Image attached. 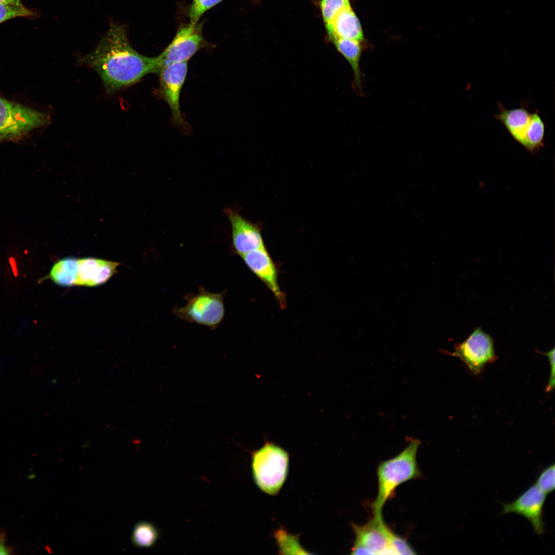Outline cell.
Here are the masks:
<instances>
[{"label":"cell","instance_id":"obj_9","mask_svg":"<svg viewBox=\"0 0 555 555\" xmlns=\"http://www.w3.org/2000/svg\"><path fill=\"white\" fill-rule=\"evenodd\" d=\"M187 71L188 62H177L164 65L158 74L160 95L171 108L173 122L185 132L189 127L181 113L179 97Z\"/></svg>","mask_w":555,"mask_h":555},{"label":"cell","instance_id":"obj_16","mask_svg":"<svg viewBox=\"0 0 555 555\" xmlns=\"http://www.w3.org/2000/svg\"><path fill=\"white\" fill-rule=\"evenodd\" d=\"M79 269V258L66 257L57 262L48 274L42 280L49 279L58 285L68 287L76 285Z\"/></svg>","mask_w":555,"mask_h":555},{"label":"cell","instance_id":"obj_21","mask_svg":"<svg viewBox=\"0 0 555 555\" xmlns=\"http://www.w3.org/2000/svg\"><path fill=\"white\" fill-rule=\"evenodd\" d=\"M349 6V0H322L320 8L325 25L329 24L339 11Z\"/></svg>","mask_w":555,"mask_h":555},{"label":"cell","instance_id":"obj_22","mask_svg":"<svg viewBox=\"0 0 555 555\" xmlns=\"http://www.w3.org/2000/svg\"><path fill=\"white\" fill-rule=\"evenodd\" d=\"M554 464L549 465L541 472L536 480L535 485L546 494L554 489Z\"/></svg>","mask_w":555,"mask_h":555},{"label":"cell","instance_id":"obj_17","mask_svg":"<svg viewBox=\"0 0 555 555\" xmlns=\"http://www.w3.org/2000/svg\"><path fill=\"white\" fill-rule=\"evenodd\" d=\"M338 51L346 59L353 71L355 82L359 88L361 85V77L360 68V60L362 47L360 42L356 40L329 38Z\"/></svg>","mask_w":555,"mask_h":555},{"label":"cell","instance_id":"obj_15","mask_svg":"<svg viewBox=\"0 0 555 555\" xmlns=\"http://www.w3.org/2000/svg\"><path fill=\"white\" fill-rule=\"evenodd\" d=\"M325 27L328 38L336 37L360 42L363 39L360 22L350 6L339 11Z\"/></svg>","mask_w":555,"mask_h":555},{"label":"cell","instance_id":"obj_6","mask_svg":"<svg viewBox=\"0 0 555 555\" xmlns=\"http://www.w3.org/2000/svg\"><path fill=\"white\" fill-rule=\"evenodd\" d=\"M49 120L46 113L0 97V142L20 140Z\"/></svg>","mask_w":555,"mask_h":555},{"label":"cell","instance_id":"obj_13","mask_svg":"<svg viewBox=\"0 0 555 555\" xmlns=\"http://www.w3.org/2000/svg\"><path fill=\"white\" fill-rule=\"evenodd\" d=\"M241 257L250 270L271 291L281 308H285L286 296L279 284L278 269L266 247L249 252Z\"/></svg>","mask_w":555,"mask_h":555},{"label":"cell","instance_id":"obj_23","mask_svg":"<svg viewBox=\"0 0 555 555\" xmlns=\"http://www.w3.org/2000/svg\"><path fill=\"white\" fill-rule=\"evenodd\" d=\"M223 0H193L189 10L190 23H197L202 15L208 10Z\"/></svg>","mask_w":555,"mask_h":555},{"label":"cell","instance_id":"obj_24","mask_svg":"<svg viewBox=\"0 0 555 555\" xmlns=\"http://www.w3.org/2000/svg\"><path fill=\"white\" fill-rule=\"evenodd\" d=\"M543 354L548 358L550 364V376L546 388V392H548L552 391L554 387V348L547 353H543Z\"/></svg>","mask_w":555,"mask_h":555},{"label":"cell","instance_id":"obj_8","mask_svg":"<svg viewBox=\"0 0 555 555\" xmlns=\"http://www.w3.org/2000/svg\"><path fill=\"white\" fill-rule=\"evenodd\" d=\"M451 355L459 358L474 374H479L487 363L496 359L493 339L480 328L457 344Z\"/></svg>","mask_w":555,"mask_h":555},{"label":"cell","instance_id":"obj_18","mask_svg":"<svg viewBox=\"0 0 555 555\" xmlns=\"http://www.w3.org/2000/svg\"><path fill=\"white\" fill-rule=\"evenodd\" d=\"M159 537L157 528L147 522L138 523L133 529L132 542L136 547L149 548L153 546Z\"/></svg>","mask_w":555,"mask_h":555},{"label":"cell","instance_id":"obj_11","mask_svg":"<svg viewBox=\"0 0 555 555\" xmlns=\"http://www.w3.org/2000/svg\"><path fill=\"white\" fill-rule=\"evenodd\" d=\"M231 227V247L235 254H244L265 247L262 236L263 224L243 217L238 210H225Z\"/></svg>","mask_w":555,"mask_h":555},{"label":"cell","instance_id":"obj_5","mask_svg":"<svg viewBox=\"0 0 555 555\" xmlns=\"http://www.w3.org/2000/svg\"><path fill=\"white\" fill-rule=\"evenodd\" d=\"M226 291L212 293L203 287L196 294L185 296L187 303L183 306H176L173 312L179 319L213 329L221 323L225 316L224 298Z\"/></svg>","mask_w":555,"mask_h":555},{"label":"cell","instance_id":"obj_1","mask_svg":"<svg viewBox=\"0 0 555 555\" xmlns=\"http://www.w3.org/2000/svg\"><path fill=\"white\" fill-rule=\"evenodd\" d=\"M77 63L95 70L108 94L136 84L147 75L159 74L161 69L158 56L148 57L136 51L125 26L113 22L96 47L79 57Z\"/></svg>","mask_w":555,"mask_h":555},{"label":"cell","instance_id":"obj_7","mask_svg":"<svg viewBox=\"0 0 555 555\" xmlns=\"http://www.w3.org/2000/svg\"><path fill=\"white\" fill-rule=\"evenodd\" d=\"M355 539L352 554H395L394 546L399 535L385 523L382 516H374L362 525L352 523Z\"/></svg>","mask_w":555,"mask_h":555},{"label":"cell","instance_id":"obj_3","mask_svg":"<svg viewBox=\"0 0 555 555\" xmlns=\"http://www.w3.org/2000/svg\"><path fill=\"white\" fill-rule=\"evenodd\" d=\"M498 112L494 118L505 127L512 138L530 153L537 152L544 145L546 123L538 109L530 113L526 102L518 107L507 109L497 102Z\"/></svg>","mask_w":555,"mask_h":555},{"label":"cell","instance_id":"obj_14","mask_svg":"<svg viewBox=\"0 0 555 555\" xmlns=\"http://www.w3.org/2000/svg\"><path fill=\"white\" fill-rule=\"evenodd\" d=\"M118 263L93 257L79 258L76 285L94 287L106 283L117 271Z\"/></svg>","mask_w":555,"mask_h":555},{"label":"cell","instance_id":"obj_10","mask_svg":"<svg viewBox=\"0 0 555 555\" xmlns=\"http://www.w3.org/2000/svg\"><path fill=\"white\" fill-rule=\"evenodd\" d=\"M207 45L201 24L190 23L182 27L172 42L158 55L161 68L168 64L188 62L199 49Z\"/></svg>","mask_w":555,"mask_h":555},{"label":"cell","instance_id":"obj_25","mask_svg":"<svg viewBox=\"0 0 555 555\" xmlns=\"http://www.w3.org/2000/svg\"><path fill=\"white\" fill-rule=\"evenodd\" d=\"M11 550L6 545L5 534L3 532L0 533V554H8L11 553Z\"/></svg>","mask_w":555,"mask_h":555},{"label":"cell","instance_id":"obj_27","mask_svg":"<svg viewBox=\"0 0 555 555\" xmlns=\"http://www.w3.org/2000/svg\"><path fill=\"white\" fill-rule=\"evenodd\" d=\"M13 1V0H6V1Z\"/></svg>","mask_w":555,"mask_h":555},{"label":"cell","instance_id":"obj_12","mask_svg":"<svg viewBox=\"0 0 555 555\" xmlns=\"http://www.w3.org/2000/svg\"><path fill=\"white\" fill-rule=\"evenodd\" d=\"M546 494L533 485L522 493L515 501L503 504L502 514L514 513L526 519L534 531L542 535L544 531L543 511Z\"/></svg>","mask_w":555,"mask_h":555},{"label":"cell","instance_id":"obj_19","mask_svg":"<svg viewBox=\"0 0 555 555\" xmlns=\"http://www.w3.org/2000/svg\"><path fill=\"white\" fill-rule=\"evenodd\" d=\"M274 536L281 554H308L299 542L298 536L289 533L284 529H279L274 533Z\"/></svg>","mask_w":555,"mask_h":555},{"label":"cell","instance_id":"obj_26","mask_svg":"<svg viewBox=\"0 0 555 555\" xmlns=\"http://www.w3.org/2000/svg\"><path fill=\"white\" fill-rule=\"evenodd\" d=\"M6 0H0V2H5Z\"/></svg>","mask_w":555,"mask_h":555},{"label":"cell","instance_id":"obj_20","mask_svg":"<svg viewBox=\"0 0 555 555\" xmlns=\"http://www.w3.org/2000/svg\"><path fill=\"white\" fill-rule=\"evenodd\" d=\"M35 15V12L25 7L21 0L0 2V23L14 17H31Z\"/></svg>","mask_w":555,"mask_h":555},{"label":"cell","instance_id":"obj_2","mask_svg":"<svg viewBox=\"0 0 555 555\" xmlns=\"http://www.w3.org/2000/svg\"><path fill=\"white\" fill-rule=\"evenodd\" d=\"M420 443L418 439H411L408 446L399 454L379 464L377 470L378 493L372 505L373 515L382 516L384 505L394 497L396 489L399 485L421 476L417 462Z\"/></svg>","mask_w":555,"mask_h":555},{"label":"cell","instance_id":"obj_4","mask_svg":"<svg viewBox=\"0 0 555 555\" xmlns=\"http://www.w3.org/2000/svg\"><path fill=\"white\" fill-rule=\"evenodd\" d=\"M289 456L282 448L267 442L252 455V471L256 485L266 493L277 494L288 472Z\"/></svg>","mask_w":555,"mask_h":555}]
</instances>
